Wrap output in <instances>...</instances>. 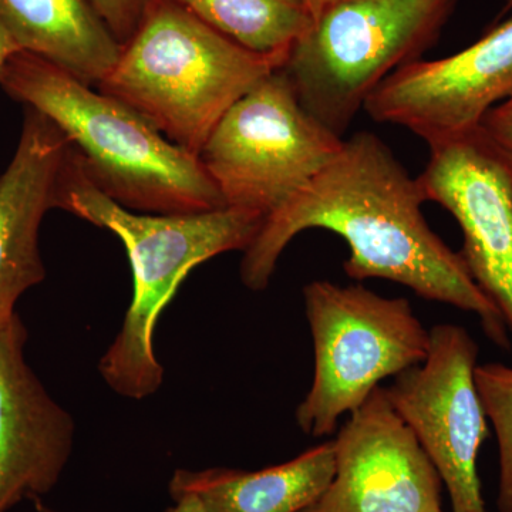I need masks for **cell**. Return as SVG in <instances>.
<instances>
[{
	"mask_svg": "<svg viewBox=\"0 0 512 512\" xmlns=\"http://www.w3.org/2000/svg\"><path fill=\"white\" fill-rule=\"evenodd\" d=\"M424 202L419 180L379 137L353 134L325 170L265 218L244 251L242 282L264 291L292 239L306 229H326L349 245L343 264L349 278L387 279L420 298L474 313L491 342L510 348L503 313L476 284L460 252L429 227Z\"/></svg>",
	"mask_w": 512,
	"mask_h": 512,
	"instance_id": "1",
	"label": "cell"
},
{
	"mask_svg": "<svg viewBox=\"0 0 512 512\" xmlns=\"http://www.w3.org/2000/svg\"><path fill=\"white\" fill-rule=\"evenodd\" d=\"M55 208L109 229L127 249L133 299L99 369L114 392L146 399L163 384V366L153 345L161 313L192 269L225 252H244L261 231L265 215L237 207L192 214L128 210L93 183L72 146L57 175Z\"/></svg>",
	"mask_w": 512,
	"mask_h": 512,
	"instance_id": "2",
	"label": "cell"
},
{
	"mask_svg": "<svg viewBox=\"0 0 512 512\" xmlns=\"http://www.w3.org/2000/svg\"><path fill=\"white\" fill-rule=\"evenodd\" d=\"M0 87L52 120L93 183L128 210L192 214L227 207L200 158L62 67L20 50L0 74Z\"/></svg>",
	"mask_w": 512,
	"mask_h": 512,
	"instance_id": "3",
	"label": "cell"
},
{
	"mask_svg": "<svg viewBox=\"0 0 512 512\" xmlns=\"http://www.w3.org/2000/svg\"><path fill=\"white\" fill-rule=\"evenodd\" d=\"M282 66L232 42L175 0H151L97 89L198 157L224 114Z\"/></svg>",
	"mask_w": 512,
	"mask_h": 512,
	"instance_id": "4",
	"label": "cell"
},
{
	"mask_svg": "<svg viewBox=\"0 0 512 512\" xmlns=\"http://www.w3.org/2000/svg\"><path fill=\"white\" fill-rule=\"evenodd\" d=\"M460 0H340L313 19L282 72L340 138L386 77L437 45Z\"/></svg>",
	"mask_w": 512,
	"mask_h": 512,
	"instance_id": "5",
	"label": "cell"
},
{
	"mask_svg": "<svg viewBox=\"0 0 512 512\" xmlns=\"http://www.w3.org/2000/svg\"><path fill=\"white\" fill-rule=\"evenodd\" d=\"M303 299L315 372L296 424L306 436H330L382 380L424 362L430 330L407 299L384 298L362 285L315 281L303 288Z\"/></svg>",
	"mask_w": 512,
	"mask_h": 512,
	"instance_id": "6",
	"label": "cell"
},
{
	"mask_svg": "<svg viewBox=\"0 0 512 512\" xmlns=\"http://www.w3.org/2000/svg\"><path fill=\"white\" fill-rule=\"evenodd\" d=\"M343 141L305 110L278 69L224 114L198 158L227 207L266 218L325 170Z\"/></svg>",
	"mask_w": 512,
	"mask_h": 512,
	"instance_id": "7",
	"label": "cell"
},
{
	"mask_svg": "<svg viewBox=\"0 0 512 512\" xmlns=\"http://www.w3.org/2000/svg\"><path fill=\"white\" fill-rule=\"evenodd\" d=\"M478 346L466 329L437 325L420 365L394 377L386 394L446 485L453 512H487L477 460L488 437L476 382Z\"/></svg>",
	"mask_w": 512,
	"mask_h": 512,
	"instance_id": "8",
	"label": "cell"
},
{
	"mask_svg": "<svg viewBox=\"0 0 512 512\" xmlns=\"http://www.w3.org/2000/svg\"><path fill=\"white\" fill-rule=\"evenodd\" d=\"M429 147L424 197L460 225L464 264L512 332V157L481 126Z\"/></svg>",
	"mask_w": 512,
	"mask_h": 512,
	"instance_id": "9",
	"label": "cell"
},
{
	"mask_svg": "<svg viewBox=\"0 0 512 512\" xmlns=\"http://www.w3.org/2000/svg\"><path fill=\"white\" fill-rule=\"evenodd\" d=\"M510 97L512 18L456 55L396 70L373 90L363 110L431 146L480 126L488 111Z\"/></svg>",
	"mask_w": 512,
	"mask_h": 512,
	"instance_id": "10",
	"label": "cell"
},
{
	"mask_svg": "<svg viewBox=\"0 0 512 512\" xmlns=\"http://www.w3.org/2000/svg\"><path fill=\"white\" fill-rule=\"evenodd\" d=\"M335 476L301 512H441V478L384 387L333 440Z\"/></svg>",
	"mask_w": 512,
	"mask_h": 512,
	"instance_id": "11",
	"label": "cell"
},
{
	"mask_svg": "<svg viewBox=\"0 0 512 512\" xmlns=\"http://www.w3.org/2000/svg\"><path fill=\"white\" fill-rule=\"evenodd\" d=\"M26 342L18 313L0 323V512L49 494L73 450L72 416L26 362Z\"/></svg>",
	"mask_w": 512,
	"mask_h": 512,
	"instance_id": "12",
	"label": "cell"
},
{
	"mask_svg": "<svg viewBox=\"0 0 512 512\" xmlns=\"http://www.w3.org/2000/svg\"><path fill=\"white\" fill-rule=\"evenodd\" d=\"M70 143L45 114L25 107L12 161L0 175V323L23 293L45 281L40 225L55 210L57 175Z\"/></svg>",
	"mask_w": 512,
	"mask_h": 512,
	"instance_id": "13",
	"label": "cell"
},
{
	"mask_svg": "<svg viewBox=\"0 0 512 512\" xmlns=\"http://www.w3.org/2000/svg\"><path fill=\"white\" fill-rule=\"evenodd\" d=\"M0 23L22 52L94 87L109 76L123 47L90 0H0Z\"/></svg>",
	"mask_w": 512,
	"mask_h": 512,
	"instance_id": "14",
	"label": "cell"
},
{
	"mask_svg": "<svg viewBox=\"0 0 512 512\" xmlns=\"http://www.w3.org/2000/svg\"><path fill=\"white\" fill-rule=\"evenodd\" d=\"M335 470L330 441L288 463L259 471L177 470L168 488L171 497L197 495L210 512H301L328 488Z\"/></svg>",
	"mask_w": 512,
	"mask_h": 512,
	"instance_id": "15",
	"label": "cell"
},
{
	"mask_svg": "<svg viewBox=\"0 0 512 512\" xmlns=\"http://www.w3.org/2000/svg\"><path fill=\"white\" fill-rule=\"evenodd\" d=\"M210 28L258 55L285 63L292 47L311 29L302 0H175Z\"/></svg>",
	"mask_w": 512,
	"mask_h": 512,
	"instance_id": "16",
	"label": "cell"
},
{
	"mask_svg": "<svg viewBox=\"0 0 512 512\" xmlns=\"http://www.w3.org/2000/svg\"><path fill=\"white\" fill-rule=\"evenodd\" d=\"M476 382L500 450L497 508L500 512H512V367L500 363L477 366Z\"/></svg>",
	"mask_w": 512,
	"mask_h": 512,
	"instance_id": "17",
	"label": "cell"
},
{
	"mask_svg": "<svg viewBox=\"0 0 512 512\" xmlns=\"http://www.w3.org/2000/svg\"><path fill=\"white\" fill-rule=\"evenodd\" d=\"M121 46L136 33L151 0H90Z\"/></svg>",
	"mask_w": 512,
	"mask_h": 512,
	"instance_id": "18",
	"label": "cell"
},
{
	"mask_svg": "<svg viewBox=\"0 0 512 512\" xmlns=\"http://www.w3.org/2000/svg\"><path fill=\"white\" fill-rule=\"evenodd\" d=\"M480 126L512 157V97L488 111Z\"/></svg>",
	"mask_w": 512,
	"mask_h": 512,
	"instance_id": "19",
	"label": "cell"
},
{
	"mask_svg": "<svg viewBox=\"0 0 512 512\" xmlns=\"http://www.w3.org/2000/svg\"><path fill=\"white\" fill-rule=\"evenodd\" d=\"M174 505L164 512H210L195 494H180L173 497Z\"/></svg>",
	"mask_w": 512,
	"mask_h": 512,
	"instance_id": "20",
	"label": "cell"
},
{
	"mask_svg": "<svg viewBox=\"0 0 512 512\" xmlns=\"http://www.w3.org/2000/svg\"><path fill=\"white\" fill-rule=\"evenodd\" d=\"M18 52H20V49L16 45L15 40L12 39L8 30L3 28L2 23H0V74H2L3 69H5L6 64L12 59L13 55H16Z\"/></svg>",
	"mask_w": 512,
	"mask_h": 512,
	"instance_id": "21",
	"label": "cell"
},
{
	"mask_svg": "<svg viewBox=\"0 0 512 512\" xmlns=\"http://www.w3.org/2000/svg\"><path fill=\"white\" fill-rule=\"evenodd\" d=\"M302 2L305 3L306 8L309 9L313 19H315L323 10L330 8V6L335 5V3L340 2V0H302Z\"/></svg>",
	"mask_w": 512,
	"mask_h": 512,
	"instance_id": "22",
	"label": "cell"
},
{
	"mask_svg": "<svg viewBox=\"0 0 512 512\" xmlns=\"http://www.w3.org/2000/svg\"><path fill=\"white\" fill-rule=\"evenodd\" d=\"M35 504L37 512H57L55 510H52V508L46 507V505L43 504L42 501L40 500L35 501Z\"/></svg>",
	"mask_w": 512,
	"mask_h": 512,
	"instance_id": "23",
	"label": "cell"
},
{
	"mask_svg": "<svg viewBox=\"0 0 512 512\" xmlns=\"http://www.w3.org/2000/svg\"><path fill=\"white\" fill-rule=\"evenodd\" d=\"M510 10H512V0H505L503 9H501L500 18H503L504 15H507Z\"/></svg>",
	"mask_w": 512,
	"mask_h": 512,
	"instance_id": "24",
	"label": "cell"
}]
</instances>
